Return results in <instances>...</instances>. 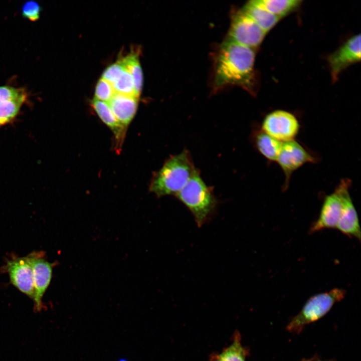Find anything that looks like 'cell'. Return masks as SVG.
Returning a JSON list of instances; mask_svg holds the SVG:
<instances>
[{"label": "cell", "instance_id": "obj_25", "mask_svg": "<svg viewBox=\"0 0 361 361\" xmlns=\"http://www.w3.org/2000/svg\"><path fill=\"white\" fill-rule=\"evenodd\" d=\"M40 6L36 2L28 1L23 7L22 14L29 20L35 21L40 17Z\"/></svg>", "mask_w": 361, "mask_h": 361}, {"label": "cell", "instance_id": "obj_17", "mask_svg": "<svg viewBox=\"0 0 361 361\" xmlns=\"http://www.w3.org/2000/svg\"><path fill=\"white\" fill-rule=\"evenodd\" d=\"M247 350L242 345L238 332L235 333L232 343L220 353L213 357V361H246Z\"/></svg>", "mask_w": 361, "mask_h": 361}, {"label": "cell", "instance_id": "obj_3", "mask_svg": "<svg viewBox=\"0 0 361 361\" xmlns=\"http://www.w3.org/2000/svg\"><path fill=\"white\" fill-rule=\"evenodd\" d=\"M176 196L191 212L199 227L212 216L217 204L212 189L205 183L197 170Z\"/></svg>", "mask_w": 361, "mask_h": 361}, {"label": "cell", "instance_id": "obj_27", "mask_svg": "<svg viewBox=\"0 0 361 361\" xmlns=\"http://www.w3.org/2000/svg\"><path fill=\"white\" fill-rule=\"evenodd\" d=\"M301 361H308V359H303Z\"/></svg>", "mask_w": 361, "mask_h": 361}, {"label": "cell", "instance_id": "obj_24", "mask_svg": "<svg viewBox=\"0 0 361 361\" xmlns=\"http://www.w3.org/2000/svg\"><path fill=\"white\" fill-rule=\"evenodd\" d=\"M125 68L120 61L109 66L103 72L102 78L112 85L119 77Z\"/></svg>", "mask_w": 361, "mask_h": 361}, {"label": "cell", "instance_id": "obj_26", "mask_svg": "<svg viewBox=\"0 0 361 361\" xmlns=\"http://www.w3.org/2000/svg\"><path fill=\"white\" fill-rule=\"evenodd\" d=\"M308 361H334L333 360H323L319 359L317 357H314L310 359H308Z\"/></svg>", "mask_w": 361, "mask_h": 361}, {"label": "cell", "instance_id": "obj_19", "mask_svg": "<svg viewBox=\"0 0 361 361\" xmlns=\"http://www.w3.org/2000/svg\"><path fill=\"white\" fill-rule=\"evenodd\" d=\"M267 10L281 19L296 9L300 5L299 0H258Z\"/></svg>", "mask_w": 361, "mask_h": 361}, {"label": "cell", "instance_id": "obj_9", "mask_svg": "<svg viewBox=\"0 0 361 361\" xmlns=\"http://www.w3.org/2000/svg\"><path fill=\"white\" fill-rule=\"evenodd\" d=\"M360 35H355L332 53L328 59L330 74L333 81L350 65L360 60Z\"/></svg>", "mask_w": 361, "mask_h": 361}, {"label": "cell", "instance_id": "obj_5", "mask_svg": "<svg viewBox=\"0 0 361 361\" xmlns=\"http://www.w3.org/2000/svg\"><path fill=\"white\" fill-rule=\"evenodd\" d=\"M350 185L349 179L343 178L333 192L325 197L319 216L310 227L309 234L336 229L342 210L343 197Z\"/></svg>", "mask_w": 361, "mask_h": 361}, {"label": "cell", "instance_id": "obj_21", "mask_svg": "<svg viewBox=\"0 0 361 361\" xmlns=\"http://www.w3.org/2000/svg\"><path fill=\"white\" fill-rule=\"evenodd\" d=\"M112 85L115 93L133 96L139 99L135 93L132 76L125 68Z\"/></svg>", "mask_w": 361, "mask_h": 361}, {"label": "cell", "instance_id": "obj_7", "mask_svg": "<svg viewBox=\"0 0 361 361\" xmlns=\"http://www.w3.org/2000/svg\"><path fill=\"white\" fill-rule=\"evenodd\" d=\"M266 33L242 10L233 17L228 40L254 49L262 42Z\"/></svg>", "mask_w": 361, "mask_h": 361}, {"label": "cell", "instance_id": "obj_2", "mask_svg": "<svg viewBox=\"0 0 361 361\" xmlns=\"http://www.w3.org/2000/svg\"><path fill=\"white\" fill-rule=\"evenodd\" d=\"M196 169L187 150L171 156L154 175L149 190L157 197L176 195Z\"/></svg>", "mask_w": 361, "mask_h": 361}, {"label": "cell", "instance_id": "obj_12", "mask_svg": "<svg viewBox=\"0 0 361 361\" xmlns=\"http://www.w3.org/2000/svg\"><path fill=\"white\" fill-rule=\"evenodd\" d=\"M336 229L349 238L360 240L359 220L349 191L344 196L342 210Z\"/></svg>", "mask_w": 361, "mask_h": 361}, {"label": "cell", "instance_id": "obj_1", "mask_svg": "<svg viewBox=\"0 0 361 361\" xmlns=\"http://www.w3.org/2000/svg\"><path fill=\"white\" fill-rule=\"evenodd\" d=\"M255 53L252 48L229 40L221 45L214 65V81L217 87L240 86L253 91Z\"/></svg>", "mask_w": 361, "mask_h": 361}, {"label": "cell", "instance_id": "obj_18", "mask_svg": "<svg viewBox=\"0 0 361 361\" xmlns=\"http://www.w3.org/2000/svg\"><path fill=\"white\" fill-rule=\"evenodd\" d=\"M119 60L131 75L136 94L139 98L143 85V74L138 52H131L130 54Z\"/></svg>", "mask_w": 361, "mask_h": 361}, {"label": "cell", "instance_id": "obj_15", "mask_svg": "<svg viewBox=\"0 0 361 361\" xmlns=\"http://www.w3.org/2000/svg\"><path fill=\"white\" fill-rule=\"evenodd\" d=\"M242 10L266 33L271 30L280 20L267 10L258 0L248 2Z\"/></svg>", "mask_w": 361, "mask_h": 361}, {"label": "cell", "instance_id": "obj_22", "mask_svg": "<svg viewBox=\"0 0 361 361\" xmlns=\"http://www.w3.org/2000/svg\"><path fill=\"white\" fill-rule=\"evenodd\" d=\"M115 93L112 85L101 78L97 83L94 98L108 103Z\"/></svg>", "mask_w": 361, "mask_h": 361}, {"label": "cell", "instance_id": "obj_8", "mask_svg": "<svg viewBox=\"0 0 361 361\" xmlns=\"http://www.w3.org/2000/svg\"><path fill=\"white\" fill-rule=\"evenodd\" d=\"M300 124L292 113L276 110L268 113L264 118L261 129L281 142L295 139L299 132Z\"/></svg>", "mask_w": 361, "mask_h": 361}, {"label": "cell", "instance_id": "obj_20", "mask_svg": "<svg viewBox=\"0 0 361 361\" xmlns=\"http://www.w3.org/2000/svg\"><path fill=\"white\" fill-rule=\"evenodd\" d=\"M27 97L12 100L0 104V126L14 120L18 114Z\"/></svg>", "mask_w": 361, "mask_h": 361}, {"label": "cell", "instance_id": "obj_14", "mask_svg": "<svg viewBox=\"0 0 361 361\" xmlns=\"http://www.w3.org/2000/svg\"><path fill=\"white\" fill-rule=\"evenodd\" d=\"M91 105L100 119L111 130L117 142L121 144L126 127L117 120L107 103L94 98Z\"/></svg>", "mask_w": 361, "mask_h": 361}, {"label": "cell", "instance_id": "obj_13", "mask_svg": "<svg viewBox=\"0 0 361 361\" xmlns=\"http://www.w3.org/2000/svg\"><path fill=\"white\" fill-rule=\"evenodd\" d=\"M138 99L135 97L115 93L107 104L117 120L127 127L136 114Z\"/></svg>", "mask_w": 361, "mask_h": 361}, {"label": "cell", "instance_id": "obj_23", "mask_svg": "<svg viewBox=\"0 0 361 361\" xmlns=\"http://www.w3.org/2000/svg\"><path fill=\"white\" fill-rule=\"evenodd\" d=\"M27 97L24 89L9 86H0V104L12 100Z\"/></svg>", "mask_w": 361, "mask_h": 361}, {"label": "cell", "instance_id": "obj_11", "mask_svg": "<svg viewBox=\"0 0 361 361\" xmlns=\"http://www.w3.org/2000/svg\"><path fill=\"white\" fill-rule=\"evenodd\" d=\"M30 256L33 268V283L35 290V309H42V297L48 287L52 277L53 268L55 264L51 263L36 254Z\"/></svg>", "mask_w": 361, "mask_h": 361}, {"label": "cell", "instance_id": "obj_10", "mask_svg": "<svg viewBox=\"0 0 361 361\" xmlns=\"http://www.w3.org/2000/svg\"><path fill=\"white\" fill-rule=\"evenodd\" d=\"M6 269L12 284L34 301L35 290L30 256L9 261Z\"/></svg>", "mask_w": 361, "mask_h": 361}, {"label": "cell", "instance_id": "obj_16", "mask_svg": "<svg viewBox=\"0 0 361 361\" xmlns=\"http://www.w3.org/2000/svg\"><path fill=\"white\" fill-rule=\"evenodd\" d=\"M255 144L258 151L270 161H276L282 142L269 135L261 129L254 136Z\"/></svg>", "mask_w": 361, "mask_h": 361}, {"label": "cell", "instance_id": "obj_6", "mask_svg": "<svg viewBox=\"0 0 361 361\" xmlns=\"http://www.w3.org/2000/svg\"><path fill=\"white\" fill-rule=\"evenodd\" d=\"M318 159L295 139L283 142L276 162L285 175L283 190L289 186L293 172L307 163H315Z\"/></svg>", "mask_w": 361, "mask_h": 361}, {"label": "cell", "instance_id": "obj_4", "mask_svg": "<svg viewBox=\"0 0 361 361\" xmlns=\"http://www.w3.org/2000/svg\"><path fill=\"white\" fill-rule=\"evenodd\" d=\"M345 294L344 289L336 288L313 295L289 321L286 329L293 334L300 333L305 326L324 316L334 304L345 297Z\"/></svg>", "mask_w": 361, "mask_h": 361}]
</instances>
